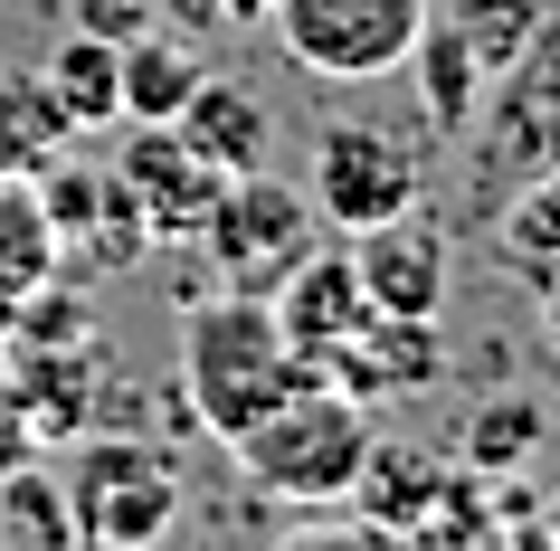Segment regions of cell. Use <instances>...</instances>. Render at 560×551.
Returning <instances> with one entry per match:
<instances>
[{
  "label": "cell",
  "mask_w": 560,
  "mask_h": 551,
  "mask_svg": "<svg viewBox=\"0 0 560 551\" xmlns=\"http://www.w3.org/2000/svg\"><path fill=\"white\" fill-rule=\"evenodd\" d=\"M295 380H314V361L285 343V323L266 314V295L229 286V295H209V305L180 314V409H190L219 447H229L237 428H257Z\"/></svg>",
  "instance_id": "cell-1"
},
{
  "label": "cell",
  "mask_w": 560,
  "mask_h": 551,
  "mask_svg": "<svg viewBox=\"0 0 560 551\" xmlns=\"http://www.w3.org/2000/svg\"><path fill=\"white\" fill-rule=\"evenodd\" d=\"M371 437H381V418H371L352 390H332V380L314 371V380H295L285 400L266 409L257 428H237L229 457H237V475L257 494L314 514V504H352L361 466H371Z\"/></svg>",
  "instance_id": "cell-2"
},
{
  "label": "cell",
  "mask_w": 560,
  "mask_h": 551,
  "mask_svg": "<svg viewBox=\"0 0 560 551\" xmlns=\"http://www.w3.org/2000/svg\"><path fill=\"white\" fill-rule=\"evenodd\" d=\"M58 485H67V523H77L86 551H152L190 514L180 457L143 428H115V418L58 447Z\"/></svg>",
  "instance_id": "cell-3"
},
{
  "label": "cell",
  "mask_w": 560,
  "mask_h": 551,
  "mask_svg": "<svg viewBox=\"0 0 560 551\" xmlns=\"http://www.w3.org/2000/svg\"><path fill=\"white\" fill-rule=\"evenodd\" d=\"M304 200H314V219H324L332 238L381 229V219H399V209L428 200V162H418V144L389 134L381 115H332L324 134H314V152H304Z\"/></svg>",
  "instance_id": "cell-4"
},
{
  "label": "cell",
  "mask_w": 560,
  "mask_h": 551,
  "mask_svg": "<svg viewBox=\"0 0 560 551\" xmlns=\"http://www.w3.org/2000/svg\"><path fill=\"white\" fill-rule=\"evenodd\" d=\"M276 48L304 67V77H332V87H381L399 77L428 30V0H276L266 10Z\"/></svg>",
  "instance_id": "cell-5"
},
{
  "label": "cell",
  "mask_w": 560,
  "mask_h": 551,
  "mask_svg": "<svg viewBox=\"0 0 560 551\" xmlns=\"http://www.w3.org/2000/svg\"><path fill=\"white\" fill-rule=\"evenodd\" d=\"M190 248L219 266V286L266 295L304 248H324V219H314V200H304L295 181H276L257 162V172H229V181H219V200H209V219H200Z\"/></svg>",
  "instance_id": "cell-6"
},
{
  "label": "cell",
  "mask_w": 560,
  "mask_h": 551,
  "mask_svg": "<svg viewBox=\"0 0 560 551\" xmlns=\"http://www.w3.org/2000/svg\"><path fill=\"white\" fill-rule=\"evenodd\" d=\"M38 200H48V229H58L67 257H86L95 276H124V266L152 257V229L143 209H133V191H124L115 162H77V144L38 172Z\"/></svg>",
  "instance_id": "cell-7"
},
{
  "label": "cell",
  "mask_w": 560,
  "mask_h": 551,
  "mask_svg": "<svg viewBox=\"0 0 560 551\" xmlns=\"http://www.w3.org/2000/svg\"><path fill=\"white\" fill-rule=\"evenodd\" d=\"M324 380H332V390H352L361 409L438 390V380H446V333H438V314H381V305H371V314L324 352Z\"/></svg>",
  "instance_id": "cell-8"
},
{
  "label": "cell",
  "mask_w": 560,
  "mask_h": 551,
  "mask_svg": "<svg viewBox=\"0 0 560 551\" xmlns=\"http://www.w3.org/2000/svg\"><path fill=\"white\" fill-rule=\"evenodd\" d=\"M342 248H352L361 295L381 314H446V295H456V238L428 219V200L381 219V229H352Z\"/></svg>",
  "instance_id": "cell-9"
},
{
  "label": "cell",
  "mask_w": 560,
  "mask_h": 551,
  "mask_svg": "<svg viewBox=\"0 0 560 551\" xmlns=\"http://www.w3.org/2000/svg\"><path fill=\"white\" fill-rule=\"evenodd\" d=\"M115 172H124V191H133V209H143L152 248H190L200 219H209V200H219V181H229V172H209L172 124H124Z\"/></svg>",
  "instance_id": "cell-10"
},
{
  "label": "cell",
  "mask_w": 560,
  "mask_h": 551,
  "mask_svg": "<svg viewBox=\"0 0 560 551\" xmlns=\"http://www.w3.org/2000/svg\"><path fill=\"white\" fill-rule=\"evenodd\" d=\"M10 361V380H20V400H30L38 418V447L58 457L67 437L105 428V409H115V361H105V343H48V352H0Z\"/></svg>",
  "instance_id": "cell-11"
},
{
  "label": "cell",
  "mask_w": 560,
  "mask_h": 551,
  "mask_svg": "<svg viewBox=\"0 0 560 551\" xmlns=\"http://www.w3.org/2000/svg\"><path fill=\"white\" fill-rule=\"evenodd\" d=\"M266 314L285 323V343L324 371V352L352 333L361 314H371V295H361V266H352V248H304L276 286H266Z\"/></svg>",
  "instance_id": "cell-12"
},
{
  "label": "cell",
  "mask_w": 560,
  "mask_h": 551,
  "mask_svg": "<svg viewBox=\"0 0 560 551\" xmlns=\"http://www.w3.org/2000/svg\"><path fill=\"white\" fill-rule=\"evenodd\" d=\"M172 134L200 152L209 172H257L266 152H276V115H266V95L247 77H200L190 105L172 115Z\"/></svg>",
  "instance_id": "cell-13"
},
{
  "label": "cell",
  "mask_w": 560,
  "mask_h": 551,
  "mask_svg": "<svg viewBox=\"0 0 560 551\" xmlns=\"http://www.w3.org/2000/svg\"><path fill=\"white\" fill-rule=\"evenodd\" d=\"M456 494V475H446L428 447H381L371 437V466H361V485H352V504H361V523H381V532H428L438 523V504Z\"/></svg>",
  "instance_id": "cell-14"
},
{
  "label": "cell",
  "mask_w": 560,
  "mask_h": 551,
  "mask_svg": "<svg viewBox=\"0 0 560 551\" xmlns=\"http://www.w3.org/2000/svg\"><path fill=\"white\" fill-rule=\"evenodd\" d=\"M38 77H48V95H58L67 134H115V124H124V48H115V38L67 30Z\"/></svg>",
  "instance_id": "cell-15"
},
{
  "label": "cell",
  "mask_w": 560,
  "mask_h": 551,
  "mask_svg": "<svg viewBox=\"0 0 560 551\" xmlns=\"http://www.w3.org/2000/svg\"><path fill=\"white\" fill-rule=\"evenodd\" d=\"M200 38H180L152 20L143 38H124V124H172L180 105H190V87H200Z\"/></svg>",
  "instance_id": "cell-16"
},
{
  "label": "cell",
  "mask_w": 560,
  "mask_h": 551,
  "mask_svg": "<svg viewBox=\"0 0 560 551\" xmlns=\"http://www.w3.org/2000/svg\"><path fill=\"white\" fill-rule=\"evenodd\" d=\"M438 20L456 30V48L485 67V87H503V77H523V58L541 48V30H551V0H446Z\"/></svg>",
  "instance_id": "cell-17"
},
{
  "label": "cell",
  "mask_w": 560,
  "mask_h": 551,
  "mask_svg": "<svg viewBox=\"0 0 560 551\" xmlns=\"http://www.w3.org/2000/svg\"><path fill=\"white\" fill-rule=\"evenodd\" d=\"M409 77H418V115H428V134L456 144V134L475 124V105H485V67L456 48V30H446L438 10H428V30H418V48H409Z\"/></svg>",
  "instance_id": "cell-18"
},
{
  "label": "cell",
  "mask_w": 560,
  "mask_h": 551,
  "mask_svg": "<svg viewBox=\"0 0 560 551\" xmlns=\"http://www.w3.org/2000/svg\"><path fill=\"white\" fill-rule=\"evenodd\" d=\"M541 437H551L541 400H532V390H503V400H475V409H466V428H456V457H466L485 485H513V475L541 457Z\"/></svg>",
  "instance_id": "cell-19"
},
{
  "label": "cell",
  "mask_w": 560,
  "mask_h": 551,
  "mask_svg": "<svg viewBox=\"0 0 560 551\" xmlns=\"http://www.w3.org/2000/svg\"><path fill=\"white\" fill-rule=\"evenodd\" d=\"M58 266H67V248H58V229H48V200H38V181L0 172V314H10L30 286H48Z\"/></svg>",
  "instance_id": "cell-20"
},
{
  "label": "cell",
  "mask_w": 560,
  "mask_h": 551,
  "mask_svg": "<svg viewBox=\"0 0 560 551\" xmlns=\"http://www.w3.org/2000/svg\"><path fill=\"white\" fill-rule=\"evenodd\" d=\"M67 144H77V134H67V115H58V95H48V77H38V67H0V172L38 181Z\"/></svg>",
  "instance_id": "cell-21"
},
{
  "label": "cell",
  "mask_w": 560,
  "mask_h": 551,
  "mask_svg": "<svg viewBox=\"0 0 560 551\" xmlns=\"http://www.w3.org/2000/svg\"><path fill=\"white\" fill-rule=\"evenodd\" d=\"M0 542L77 551V523H67V485H58V466H48V457H30L20 475H0Z\"/></svg>",
  "instance_id": "cell-22"
},
{
  "label": "cell",
  "mask_w": 560,
  "mask_h": 551,
  "mask_svg": "<svg viewBox=\"0 0 560 551\" xmlns=\"http://www.w3.org/2000/svg\"><path fill=\"white\" fill-rule=\"evenodd\" d=\"M276 0H162V30L180 38H229V30H266Z\"/></svg>",
  "instance_id": "cell-23"
},
{
  "label": "cell",
  "mask_w": 560,
  "mask_h": 551,
  "mask_svg": "<svg viewBox=\"0 0 560 551\" xmlns=\"http://www.w3.org/2000/svg\"><path fill=\"white\" fill-rule=\"evenodd\" d=\"M58 20L67 30H86V38H143L152 20H162V0H58Z\"/></svg>",
  "instance_id": "cell-24"
},
{
  "label": "cell",
  "mask_w": 560,
  "mask_h": 551,
  "mask_svg": "<svg viewBox=\"0 0 560 551\" xmlns=\"http://www.w3.org/2000/svg\"><path fill=\"white\" fill-rule=\"evenodd\" d=\"M30 457H48V447H38V418H30V400H20L10 361H0V475H20Z\"/></svg>",
  "instance_id": "cell-25"
}]
</instances>
